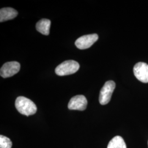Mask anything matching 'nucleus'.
Wrapping results in <instances>:
<instances>
[{
  "instance_id": "0eeeda50",
  "label": "nucleus",
  "mask_w": 148,
  "mask_h": 148,
  "mask_svg": "<svg viewBox=\"0 0 148 148\" xmlns=\"http://www.w3.org/2000/svg\"><path fill=\"white\" fill-rule=\"evenodd\" d=\"M87 106V101L84 95H77L73 97L68 104L70 110H85Z\"/></svg>"
},
{
  "instance_id": "9b49d317",
  "label": "nucleus",
  "mask_w": 148,
  "mask_h": 148,
  "mask_svg": "<svg viewBox=\"0 0 148 148\" xmlns=\"http://www.w3.org/2000/svg\"><path fill=\"white\" fill-rule=\"evenodd\" d=\"M12 143L8 138L1 135L0 136V148H11Z\"/></svg>"
},
{
  "instance_id": "39448f33",
  "label": "nucleus",
  "mask_w": 148,
  "mask_h": 148,
  "mask_svg": "<svg viewBox=\"0 0 148 148\" xmlns=\"http://www.w3.org/2000/svg\"><path fill=\"white\" fill-rule=\"evenodd\" d=\"M98 35L96 34L84 35L79 37L75 41V45L79 49L90 47L98 40Z\"/></svg>"
},
{
  "instance_id": "9d476101",
  "label": "nucleus",
  "mask_w": 148,
  "mask_h": 148,
  "mask_svg": "<svg viewBox=\"0 0 148 148\" xmlns=\"http://www.w3.org/2000/svg\"><path fill=\"white\" fill-rule=\"evenodd\" d=\"M107 148H127L126 144L121 136L113 138L108 145Z\"/></svg>"
},
{
  "instance_id": "423d86ee",
  "label": "nucleus",
  "mask_w": 148,
  "mask_h": 148,
  "mask_svg": "<svg viewBox=\"0 0 148 148\" xmlns=\"http://www.w3.org/2000/svg\"><path fill=\"white\" fill-rule=\"evenodd\" d=\"M133 73L136 77L143 83L148 82V64L139 62L136 64L133 68Z\"/></svg>"
},
{
  "instance_id": "1a4fd4ad",
  "label": "nucleus",
  "mask_w": 148,
  "mask_h": 148,
  "mask_svg": "<svg viewBox=\"0 0 148 148\" xmlns=\"http://www.w3.org/2000/svg\"><path fill=\"white\" fill-rule=\"evenodd\" d=\"M51 22L47 19H42L37 22L36 28L38 32L43 35H48L49 34V30Z\"/></svg>"
},
{
  "instance_id": "20e7f679",
  "label": "nucleus",
  "mask_w": 148,
  "mask_h": 148,
  "mask_svg": "<svg viewBox=\"0 0 148 148\" xmlns=\"http://www.w3.org/2000/svg\"><path fill=\"white\" fill-rule=\"evenodd\" d=\"M21 69V65L17 62H10L4 64L0 70V75L3 78L10 77L17 74Z\"/></svg>"
},
{
  "instance_id": "f257e3e1",
  "label": "nucleus",
  "mask_w": 148,
  "mask_h": 148,
  "mask_svg": "<svg viewBox=\"0 0 148 148\" xmlns=\"http://www.w3.org/2000/svg\"><path fill=\"white\" fill-rule=\"evenodd\" d=\"M15 106L19 113L27 116L35 114L37 111V107L35 104L24 97H18L15 102Z\"/></svg>"
},
{
  "instance_id": "f03ea898",
  "label": "nucleus",
  "mask_w": 148,
  "mask_h": 148,
  "mask_svg": "<svg viewBox=\"0 0 148 148\" xmlns=\"http://www.w3.org/2000/svg\"><path fill=\"white\" fill-rule=\"evenodd\" d=\"M79 68V64L77 62L69 60L59 64L56 68L55 72L58 76H63L74 74L78 71Z\"/></svg>"
},
{
  "instance_id": "6e6552de",
  "label": "nucleus",
  "mask_w": 148,
  "mask_h": 148,
  "mask_svg": "<svg viewBox=\"0 0 148 148\" xmlns=\"http://www.w3.org/2000/svg\"><path fill=\"white\" fill-rule=\"evenodd\" d=\"M18 15V12L10 7L2 8L0 10V21H9L14 19Z\"/></svg>"
},
{
  "instance_id": "7ed1b4c3",
  "label": "nucleus",
  "mask_w": 148,
  "mask_h": 148,
  "mask_svg": "<svg viewBox=\"0 0 148 148\" xmlns=\"http://www.w3.org/2000/svg\"><path fill=\"white\" fill-rule=\"evenodd\" d=\"M116 84L113 81H106L101 89L99 101L101 105H106L111 99L112 93L115 88Z\"/></svg>"
}]
</instances>
